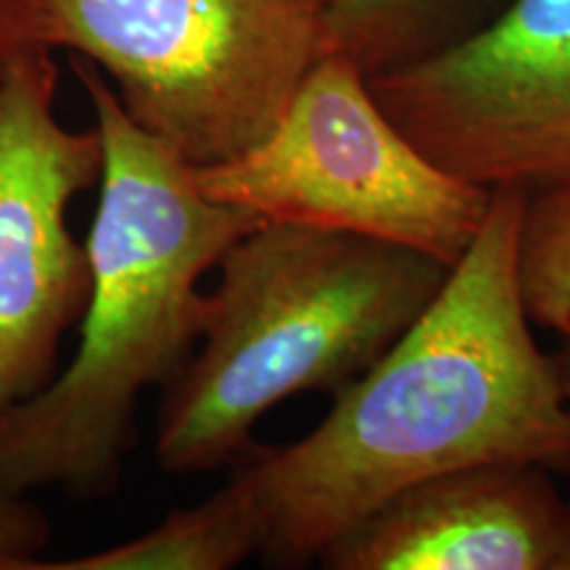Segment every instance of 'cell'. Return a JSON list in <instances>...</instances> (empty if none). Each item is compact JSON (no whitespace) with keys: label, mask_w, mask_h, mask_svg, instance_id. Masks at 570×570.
Instances as JSON below:
<instances>
[{"label":"cell","mask_w":570,"mask_h":570,"mask_svg":"<svg viewBox=\"0 0 570 570\" xmlns=\"http://www.w3.org/2000/svg\"><path fill=\"white\" fill-rule=\"evenodd\" d=\"M53 96L46 46L0 77V415L53 381L63 333L90 294L88 246L67 212L101 183L104 146L96 127L67 130Z\"/></svg>","instance_id":"obj_7"},{"label":"cell","mask_w":570,"mask_h":570,"mask_svg":"<svg viewBox=\"0 0 570 570\" xmlns=\"http://www.w3.org/2000/svg\"><path fill=\"white\" fill-rule=\"evenodd\" d=\"M75 71L96 109L101 196L88 240L90 294L75 356L46 389L0 415V497L117 487L146 389L180 373L202 336L204 275L262 223L206 196L196 167L135 125L90 63Z\"/></svg>","instance_id":"obj_2"},{"label":"cell","mask_w":570,"mask_h":570,"mask_svg":"<svg viewBox=\"0 0 570 570\" xmlns=\"http://www.w3.org/2000/svg\"><path fill=\"white\" fill-rule=\"evenodd\" d=\"M331 0H42V46L101 67L135 125L214 167L277 125L325 53Z\"/></svg>","instance_id":"obj_4"},{"label":"cell","mask_w":570,"mask_h":570,"mask_svg":"<svg viewBox=\"0 0 570 570\" xmlns=\"http://www.w3.org/2000/svg\"><path fill=\"white\" fill-rule=\"evenodd\" d=\"M40 3L42 0H0V77L17 56L42 48Z\"/></svg>","instance_id":"obj_13"},{"label":"cell","mask_w":570,"mask_h":570,"mask_svg":"<svg viewBox=\"0 0 570 570\" xmlns=\"http://www.w3.org/2000/svg\"><path fill=\"white\" fill-rule=\"evenodd\" d=\"M370 88L399 130L462 180L525 194L570 180V0H508Z\"/></svg>","instance_id":"obj_6"},{"label":"cell","mask_w":570,"mask_h":570,"mask_svg":"<svg viewBox=\"0 0 570 570\" xmlns=\"http://www.w3.org/2000/svg\"><path fill=\"white\" fill-rule=\"evenodd\" d=\"M48 520L24 497H0V570H40Z\"/></svg>","instance_id":"obj_12"},{"label":"cell","mask_w":570,"mask_h":570,"mask_svg":"<svg viewBox=\"0 0 570 570\" xmlns=\"http://www.w3.org/2000/svg\"><path fill=\"white\" fill-rule=\"evenodd\" d=\"M206 196L259 219L356 233L454 267L491 190L420 151L377 104L367 75L325 53L277 125L230 161L196 169Z\"/></svg>","instance_id":"obj_5"},{"label":"cell","mask_w":570,"mask_h":570,"mask_svg":"<svg viewBox=\"0 0 570 570\" xmlns=\"http://www.w3.org/2000/svg\"><path fill=\"white\" fill-rule=\"evenodd\" d=\"M259 552V523L230 479L194 508L175 510L151 531L40 570H230Z\"/></svg>","instance_id":"obj_9"},{"label":"cell","mask_w":570,"mask_h":570,"mask_svg":"<svg viewBox=\"0 0 570 570\" xmlns=\"http://www.w3.org/2000/svg\"><path fill=\"white\" fill-rule=\"evenodd\" d=\"M554 360V370H558L560 386H562V396H566L568 407H570V327L566 333H560V346L558 352L552 354Z\"/></svg>","instance_id":"obj_14"},{"label":"cell","mask_w":570,"mask_h":570,"mask_svg":"<svg viewBox=\"0 0 570 570\" xmlns=\"http://www.w3.org/2000/svg\"><path fill=\"white\" fill-rule=\"evenodd\" d=\"M327 570H570V504L539 462H479L399 491L320 554Z\"/></svg>","instance_id":"obj_8"},{"label":"cell","mask_w":570,"mask_h":570,"mask_svg":"<svg viewBox=\"0 0 570 570\" xmlns=\"http://www.w3.org/2000/svg\"><path fill=\"white\" fill-rule=\"evenodd\" d=\"M525 190H491L479 235L425 312L323 423L233 475L259 554L302 568L399 491L479 462L570 468V407L520 291Z\"/></svg>","instance_id":"obj_1"},{"label":"cell","mask_w":570,"mask_h":570,"mask_svg":"<svg viewBox=\"0 0 570 570\" xmlns=\"http://www.w3.org/2000/svg\"><path fill=\"white\" fill-rule=\"evenodd\" d=\"M520 291L531 323L570 327V180L525 194L518 246Z\"/></svg>","instance_id":"obj_11"},{"label":"cell","mask_w":570,"mask_h":570,"mask_svg":"<svg viewBox=\"0 0 570 570\" xmlns=\"http://www.w3.org/2000/svg\"><path fill=\"white\" fill-rule=\"evenodd\" d=\"M473 11V0H331V51L373 80L475 30Z\"/></svg>","instance_id":"obj_10"},{"label":"cell","mask_w":570,"mask_h":570,"mask_svg":"<svg viewBox=\"0 0 570 570\" xmlns=\"http://www.w3.org/2000/svg\"><path fill=\"white\" fill-rule=\"evenodd\" d=\"M449 269L389 240L262 219L219 259L202 336L164 386L159 468H223L285 399L338 396L423 315Z\"/></svg>","instance_id":"obj_3"}]
</instances>
